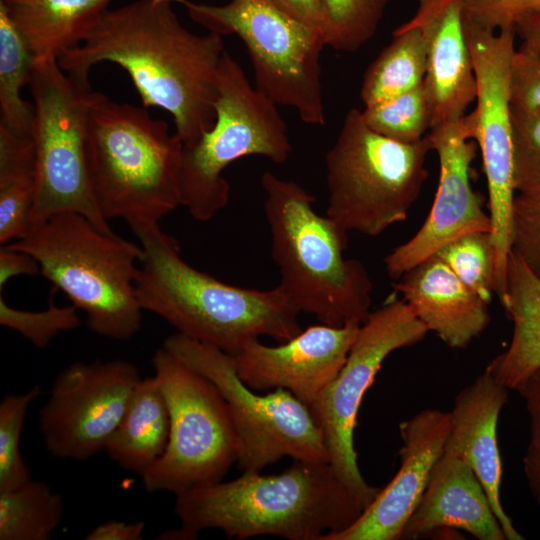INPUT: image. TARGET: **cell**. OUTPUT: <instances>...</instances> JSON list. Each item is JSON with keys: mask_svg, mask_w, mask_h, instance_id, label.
Returning a JSON list of instances; mask_svg holds the SVG:
<instances>
[{"mask_svg": "<svg viewBox=\"0 0 540 540\" xmlns=\"http://www.w3.org/2000/svg\"><path fill=\"white\" fill-rule=\"evenodd\" d=\"M171 0H135L106 9L76 47L58 58L68 74L88 78L101 62L129 75L142 105L166 110L183 144L197 141L216 120L223 37L190 32Z\"/></svg>", "mask_w": 540, "mask_h": 540, "instance_id": "cell-1", "label": "cell"}, {"mask_svg": "<svg viewBox=\"0 0 540 540\" xmlns=\"http://www.w3.org/2000/svg\"><path fill=\"white\" fill-rule=\"evenodd\" d=\"M368 507L329 462L296 461L277 475L244 472L176 496L181 529L161 539H196L218 529L239 540L270 535L326 540L351 526Z\"/></svg>", "mask_w": 540, "mask_h": 540, "instance_id": "cell-2", "label": "cell"}, {"mask_svg": "<svg viewBox=\"0 0 540 540\" xmlns=\"http://www.w3.org/2000/svg\"><path fill=\"white\" fill-rule=\"evenodd\" d=\"M128 225L142 250L139 302L178 333L235 354L260 336L284 342L302 331L300 312L279 285L259 290L227 284L185 261L178 241L159 222Z\"/></svg>", "mask_w": 540, "mask_h": 540, "instance_id": "cell-3", "label": "cell"}, {"mask_svg": "<svg viewBox=\"0 0 540 540\" xmlns=\"http://www.w3.org/2000/svg\"><path fill=\"white\" fill-rule=\"evenodd\" d=\"M264 215L279 286L301 313L322 324H362L373 284L364 264L348 259V231L314 209L315 197L293 180L270 171L261 176Z\"/></svg>", "mask_w": 540, "mask_h": 540, "instance_id": "cell-4", "label": "cell"}, {"mask_svg": "<svg viewBox=\"0 0 540 540\" xmlns=\"http://www.w3.org/2000/svg\"><path fill=\"white\" fill-rule=\"evenodd\" d=\"M7 245L37 260L40 274L86 314L95 334L126 341L141 329L139 243L105 232L79 213L61 212L31 223L22 239Z\"/></svg>", "mask_w": 540, "mask_h": 540, "instance_id": "cell-5", "label": "cell"}, {"mask_svg": "<svg viewBox=\"0 0 540 540\" xmlns=\"http://www.w3.org/2000/svg\"><path fill=\"white\" fill-rule=\"evenodd\" d=\"M183 142L146 107L109 100L91 108L86 133L89 179L105 219L159 222L180 206Z\"/></svg>", "mask_w": 540, "mask_h": 540, "instance_id": "cell-6", "label": "cell"}, {"mask_svg": "<svg viewBox=\"0 0 540 540\" xmlns=\"http://www.w3.org/2000/svg\"><path fill=\"white\" fill-rule=\"evenodd\" d=\"M431 150L428 134L399 142L368 127L360 110H349L325 158L326 214L348 232L368 236L404 221L428 177Z\"/></svg>", "mask_w": 540, "mask_h": 540, "instance_id": "cell-7", "label": "cell"}, {"mask_svg": "<svg viewBox=\"0 0 540 540\" xmlns=\"http://www.w3.org/2000/svg\"><path fill=\"white\" fill-rule=\"evenodd\" d=\"M216 120L197 141L183 144L179 169L180 206L206 222L230 199L223 176L234 161L259 155L282 164L292 146L277 104L253 88L240 64L225 51L218 71Z\"/></svg>", "mask_w": 540, "mask_h": 540, "instance_id": "cell-8", "label": "cell"}, {"mask_svg": "<svg viewBox=\"0 0 540 540\" xmlns=\"http://www.w3.org/2000/svg\"><path fill=\"white\" fill-rule=\"evenodd\" d=\"M35 194L30 224L61 212L79 213L113 232L95 200L87 166L86 133L92 106L104 94L88 78L66 73L56 58L35 59L29 82Z\"/></svg>", "mask_w": 540, "mask_h": 540, "instance_id": "cell-9", "label": "cell"}, {"mask_svg": "<svg viewBox=\"0 0 540 540\" xmlns=\"http://www.w3.org/2000/svg\"><path fill=\"white\" fill-rule=\"evenodd\" d=\"M171 1L208 32L235 34L242 40L257 90L277 105L294 108L307 124H326L320 56L327 42L322 35L268 0H230L224 5Z\"/></svg>", "mask_w": 540, "mask_h": 540, "instance_id": "cell-10", "label": "cell"}, {"mask_svg": "<svg viewBox=\"0 0 540 540\" xmlns=\"http://www.w3.org/2000/svg\"><path fill=\"white\" fill-rule=\"evenodd\" d=\"M162 347L210 380L223 396L236 434V463L243 473L260 472L283 457L329 462L313 414L290 391L255 392L239 377L232 354L178 332Z\"/></svg>", "mask_w": 540, "mask_h": 540, "instance_id": "cell-11", "label": "cell"}, {"mask_svg": "<svg viewBox=\"0 0 540 540\" xmlns=\"http://www.w3.org/2000/svg\"><path fill=\"white\" fill-rule=\"evenodd\" d=\"M152 366L167 401L170 433L162 456L141 476L144 488L177 496L222 481L237 458L223 396L164 347L155 351Z\"/></svg>", "mask_w": 540, "mask_h": 540, "instance_id": "cell-12", "label": "cell"}, {"mask_svg": "<svg viewBox=\"0 0 540 540\" xmlns=\"http://www.w3.org/2000/svg\"><path fill=\"white\" fill-rule=\"evenodd\" d=\"M427 332L406 301L390 296L360 325L345 364L309 407L322 431L329 463L368 506L381 488L366 482L357 461L354 430L361 402L384 360L420 342Z\"/></svg>", "mask_w": 540, "mask_h": 540, "instance_id": "cell-13", "label": "cell"}, {"mask_svg": "<svg viewBox=\"0 0 540 540\" xmlns=\"http://www.w3.org/2000/svg\"><path fill=\"white\" fill-rule=\"evenodd\" d=\"M476 77L475 141L488 188V213L495 249V288H507L512 251V213L515 199L514 152L511 122V68L515 30L490 31L463 18Z\"/></svg>", "mask_w": 540, "mask_h": 540, "instance_id": "cell-14", "label": "cell"}, {"mask_svg": "<svg viewBox=\"0 0 540 540\" xmlns=\"http://www.w3.org/2000/svg\"><path fill=\"white\" fill-rule=\"evenodd\" d=\"M141 379L123 359L77 361L63 369L39 412L47 451L76 461L104 451Z\"/></svg>", "mask_w": 540, "mask_h": 540, "instance_id": "cell-15", "label": "cell"}, {"mask_svg": "<svg viewBox=\"0 0 540 540\" xmlns=\"http://www.w3.org/2000/svg\"><path fill=\"white\" fill-rule=\"evenodd\" d=\"M476 117L472 111L458 121L430 129L440 167L435 199L422 226L385 258L388 276L398 280L433 256L451 240L471 232H492L483 197L471 186L470 169L476 156Z\"/></svg>", "mask_w": 540, "mask_h": 540, "instance_id": "cell-16", "label": "cell"}, {"mask_svg": "<svg viewBox=\"0 0 540 540\" xmlns=\"http://www.w3.org/2000/svg\"><path fill=\"white\" fill-rule=\"evenodd\" d=\"M360 325H312L277 346L253 339L232 354L237 373L255 391L286 389L309 408L345 364Z\"/></svg>", "mask_w": 540, "mask_h": 540, "instance_id": "cell-17", "label": "cell"}, {"mask_svg": "<svg viewBox=\"0 0 540 540\" xmlns=\"http://www.w3.org/2000/svg\"><path fill=\"white\" fill-rule=\"evenodd\" d=\"M450 430V411L438 409H424L400 422L402 445L397 473L351 526L326 540L400 539L443 453Z\"/></svg>", "mask_w": 540, "mask_h": 540, "instance_id": "cell-18", "label": "cell"}, {"mask_svg": "<svg viewBox=\"0 0 540 540\" xmlns=\"http://www.w3.org/2000/svg\"><path fill=\"white\" fill-rule=\"evenodd\" d=\"M424 36L431 129L458 121L476 100V77L464 31L461 0H418L408 21Z\"/></svg>", "mask_w": 540, "mask_h": 540, "instance_id": "cell-19", "label": "cell"}, {"mask_svg": "<svg viewBox=\"0 0 540 540\" xmlns=\"http://www.w3.org/2000/svg\"><path fill=\"white\" fill-rule=\"evenodd\" d=\"M508 388L487 370L454 398L451 430L444 452L463 459L473 470L507 540H522L501 499L502 461L497 438L498 419L508 398Z\"/></svg>", "mask_w": 540, "mask_h": 540, "instance_id": "cell-20", "label": "cell"}, {"mask_svg": "<svg viewBox=\"0 0 540 540\" xmlns=\"http://www.w3.org/2000/svg\"><path fill=\"white\" fill-rule=\"evenodd\" d=\"M451 529L464 530L478 540H507L471 467L443 450L400 539H417Z\"/></svg>", "mask_w": 540, "mask_h": 540, "instance_id": "cell-21", "label": "cell"}, {"mask_svg": "<svg viewBox=\"0 0 540 540\" xmlns=\"http://www.w3.org/2000/svg\"><path fill=\"white\" fill-rule=\"evenodd\" d=\"M394 289L428 331L451 348H466L489 325L488 303L435 255L403 274Z\"/></svg>", "mask_w": 540, "mask_h": 540, "instance_id": "cell-22", "label": "cell"}, {"mask_svg": "<svg viewBox=\"0 0 540 540\" xmlns=\"http://www.w3.org/2000/svg\"><path fill=\"white\" fill-rule=\"evenodd\" d=\"M512 321L507 349L486 367L509 390H517L540 369V279L511 251L507 268V294L501 304Z\"/></svg>", "mask_w": 540, "mask_h": 540, "instance_id": "cell-23", "label": "cell"}, {"mask_svg": "<svg viewBox=\"0 0 540 540\" xmlns=\"http://www.w3.org/2000/svg\"><path fill=\"white\" fill-rule=\"evenodd\" d=\"M170 414L164 393L153 375L136 386L104 451L121 468L142 476L164 453Z\"/></svg>", "mask_w": 540, "mask_h": 540, "instance_id": "cell-24", "label": "cell"}, {"mask_svg": "<svg viewBox=\"0 0 540 540\" xmlns=\"http://www.w3.org/2000/svg\"><path fill=\"white\" fill-rule=\"evenodd\" d=\"M35 56L56 58L81 43L112 0H0Z\"/></svg>", "mask_w": 540, "mask_h": 540, "instance_id": "cell-25", "label": "cell"}, {"mask_svg": "<svg viewBox=\"0 0 540 540\" xmlns=\"http://www.w3.org/2000/svg\"><path fill=\"white\" fill-rule=\"evenodd\" d=\"M35 194L32 137L0 126V244L22 239L30 226Z\"/></svg>", "mask_w": 540, "mask_h": 540, "instance_id": "cell-26", "label": "cell"}, {"mask_svg": "<svg viewBox=\"0 0 540 540\" xmlns=\"http://www.w3.org/2000/svg\"><path fill=\"white\" fill-rule=\"evenodd\" d=\"M427 47L421 31L408 22L393 32L392 41L368 66L360 91L364 106L405 93L425 80Z\"/></svg>", "mask_w": 540, "mask_h": 540, "instance_id": "cell-27", "label": "cell"}, {"mask_svg": "<svg viewBox=\"0 0 540 540\" xmlns=\"http://www.w3.org/2000/svg\"><path fill=\"white\" fill-rule=\"evenodd\" d=\"M35 56L0 1V126L18 134L32 131L33 103L21 96L30 82Z\"/></svg>", "mask_w": 540, "mask_h": 540, "instance_id": "cell-28", "label": "cell"}, {"mask_svg": "<svg viewBox=\"0 0 540 540\" xmlns=\"http://www.w3.org/2000/svg\"><path fill=\"white\" fill-rule=\"evenodd\" d=\"M62 496L30 479L0 491V540H48L62 521Z\"/></svg>", "mask_w": 540, "mask_h": 540, "instance_id": "cell-29", "label": "cell"}, {"mask_svg": "<svg viewBox=\"0 0 540 540\" xmlns=\"http://www.w3.org/2000/svg\"><path fill=\"white\" fill-rule=\"evenodd\" d=\"M363 120L373 131L403 143H416L430 131L433 110L424 82L378 103L364 106Z\"/></svg>", "mask_w": 540, "mask_h": 540, "instance_id": "cell-30", "label": "cell"}, {"mask_svg": "<svg viewBox=\"0 0 540 540\" xmlns=\"http://www.w3.org/2000/svg\"><path fill=\"white\" fill-rule=\"evenodd\" d=\"M474 293L488 304L495 293V249L491 232L461 235L435 254Z\"/></svg>", "mask_w": 540, "mask_h": 540, "instance_id": "cell-31", "label": "cell"}, {"mask_svg": "<svg viewBox=\"0 0 540 540\" xmlns=\"http://www.w3.org/2000/svg\"><path fill=\"white\" fill-rule=\"evenodd\" d=\"M39 385L24 393L6 394L0 402V491L32 479L20 450L26 414L41 394Z\"/></svg>", "mask_w": 540, "mask_h": 540, "instance_id": "cell-32", "label": "cell"}, {"mask_svg": "<svg viewBox=\"0 0 540 540\" xmlns=\"http://www.w3.org/2000/svg\"><path fill=\"white\" fill-rule=\"evenodd\" d=\"M49 298L48 307L41 311H30L9 305L0 292V324L16 331L35 347L43 349L61 332L78 328L81 324L75 306H58L54 292Z\"/></svg>", "mask_w": 540, "mask_h": 540, "instance_id": "cell-33", "label": "cell"}, {"mask_svg": "<svg viewBox=\"0 0 540 540\" xmlns=\"http://www.w3.org/2000/svg\"><path fill=\"white\" fill-rule=\"evenodd\" d=\"M333 28L331 47L354 52L376 33L391 0H323Z\"/></svg>", "mask_w": 540, "mask_h": 540, "instance_id": "cell-34", "label": "cell"}, {"mask_svg": "<svg viewBox=\"0 0 540 540\" xmlns=\"http://www.w3.org/2000/svg\"><path fill=\"white\" fill-rule=\"evenodd\" d=\"M511 122L515 190L540 197V107L511 105Z\"/></svg>", "mask_w": 540, "mask_h": 540, "instance_id": "cell-35", "label": "cell"}, {"mask_svg": "<svg viewBox=\"0 0 540 540\" xmlns=\"http://www.w3.org/2000/svg\"><path fill=\"white\" fill-rule=\"evenodd\" d=\"M465 20L490 31L515 30L540 13V0H461Z\"/></svg>", "mask_w": 540, "mask_h": 540, "instance_id": "cell-36", "label": "cell"}, {"mask_svg": "<svg viewBox=\"0 0 540 540\" xmlns=\"http://www.w3.org/2000/svg\"><path fill=\"white\" fill-rule=\"evenodd\" d=\"M512 251L540 279V197L515 196Z\"/></svg>", "mask_w": 540, "mask_h": 540, "instance_id": "cell-37", "label": "cell"}, {"mask_svg": "<svg viewBox=\"0 0 540 540\" xmlns=\"http://www.w3.org/2000/svg\"><path fill=\"white\" fill-rule=\"evenodd\" d=\"M523 397L529 416V440L523 456V471L532 497L540 506V369L516 390Z\"/></svg>", "mask_w": 540, "mask_h": 540, "instance_id": "cell-38", "label": "cell"}, {"mask_svg": "<svg viewBox=\"0 0 540 540\" xmlns=\"http://www.w3.org/2000/svg\"><path fill=\"white\" fill-rule=\"evenodd\" d=\"M510 90L511 105L540 107V62L523 47L513 57Z\"/></svg>", "mask_w": 540, "mask_h": 540, "instance_id": "cell-39", "label": "cell"}, {"mask_svg": "<svg viewBox=\"0 0 540 540\" xmlns=\"http://www.w3.org/2000/svg\"><path fill=\"white\" fill-rule=\"evenodd\" d=\"M268 1L290 18L318 32L331 47L333 28L323 0Z\"/></svg>", "mask_w": 540, "mask_h": 540, "instance_id": "cell-40", "label": "cell"}, {"mask_svg": "<svg viewBox=\"0 0 540 540\" xmlns=\"http://www.w3.org/2000/svg\"><path fill=\"white\" fill-rule=\"evenodd\" d=\"M40 274L37 260L29 253L1 245L0 247V291L7 282L18 275Z\"/></svg>", "mask_w": 540, "mask_h": 540, "instance_id": "cell-41", "label": "cell"}, {"mask_svg": "<svg viewBox=\"0 0 540 540\" xmlns=\"http://www.w3.org/2000/svg\"><path fill=\"white\" fill-rule=\"evenodd\" d=\"M145 530L142 521L127 523L120 520H109L92 529L86 540H141Z\"/></svg>", "mask_w": 540, "mask_h": 540, "instance_id": "cell-42", "label": "cell"}, {"mask_svg": "<svg viewBox=\"0 0 540 540\" xmlns=\"http://www.w3.org/2000/svg\"><path fill=\"white\" fill-rule=\"evenodd\" d=\"M515 32L522 39L521 47L540 62V13L520 22L516 26Z\"/></svg>", "mask_w": 540, "mask_h": 540, "instance_id": "cell-43", "label": "cell"}]
</instances>
